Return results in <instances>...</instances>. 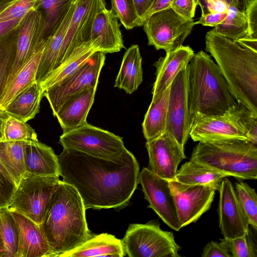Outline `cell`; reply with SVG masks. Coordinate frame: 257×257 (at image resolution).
<instances>
[{"label": "cell", "mask_w": 257, "mask_h": 257, "mask_svg": "<svg viewBox=\"0 0 257 257\" xmlns=\"http://www.w3.org/2000/svg\"><path fill=\"white\" fill-rule=\"evenodd\" d=\"M58 158L60 176L76 189L86 210L127 206L139 183V163L126 149L113 160L66 149Z\"/></svg>", "instance_id": "1"}, {"label": "cell", "mask_w": 257, "mask_h": 257, "mask_svg": "<svg viewBox=\"0 0 257 257\" xmlns=\"http://www.w3.org/2000/svg\"><path fill=\"white\" fill-rule=\"evenodd\" d=\"M86 209L76 189L62 180L53 194L40 228L52 249L51 257L70 250L88 239Z\"/></svg>", "instance_id": "2"}, {"label": "cell", "mask_w": 257, "mask_h": 257, "mask_svg": "<svg viewBox=\"0 0 257 257\" xmlns=\"http://www.w3.org/2000/svg\"><path fill=\"white\" fill-rule=\"evenodd\" d=\"M205 50L214 58L235 100L257 114V52L214 29L206 34Z\"/></svg>", "instance_id": "3"}, {"label": "cell", "mask_w": 257, "mask_h": 257, "mask_svg": "<svg viewBox=\"0 0 257 257\" xmlns=\"http://www.w3.org/2000/svg\"><path fill=\"white\" fill-rule=\"evenodd\" d=\"M187 96L191 123L196 113L221 115L236 101L218 65L202 50L187 65Z\"/></svg>", "instance_id": "4"}, {"label": "cell", "mask_w": 257, "mask_h": 257, "mask_svg": "<svg viewBox=\"0 0 257 257\" xmlns=\"http://www.w3.org/2000/svg\"><path fill=\"white\" fill-rule=\"evenodd\" d=\"M190 159L228 177L257 178V145L249 141L199 142L194 148Z\"/></svg>", "instance_id": "5"}, {"label": "cell", "mask_w": 257, "mask_h": 257, "mask_svg": "<svg viewBox=\"0 0 257 257\" xmlns=\"http://www.w3.org/2000/svg\"><path fill=\"white\" fill-rule=\"evenodd\" d=\"M121 240L130 257H179L181 247L174 234L162 230L158 221L130 224Z\"/></svg>", "instance_id": "6"}, {"label": "cell", "mask_w": 257, "mask_h": 257, "mask_svg": "<svg viewBox=\"0 0 257 257\" xmlns=\"http://www.w3.org/2000/svg\"><path fill=\"white\" fill-rule=\"evenodd\" d=\"M61 181L59 176H35L26 173L17 186L8 210L39 225Z\"/></svg>", "instance_id": "7"}, {"label": "cell", "mask_w": 257, "mask_h": 257, "mask_svg": "<svg viewBox=\"0 0 257 257\" xmlns=\"http://www.w3.org/2000/svg\"><path fill=\"white\" fill-rule=\"evenodd\" d=\"M59 144L63 149L76 150L108 160L116 158L126 149L121 137L87 122L76 128L63 132Z\"/></svg>", "instance_id": "8"}, {"label": "cell", "mask_w": 257, "mask_h": 257, "mask_svg": "<svg viewBox=\"0 0 257 257\" xmlns=\"http://www.w3.org/2000/svg\"><path fill=\"white\" fill-rule=\"evenodd\" d=\"M196 22L187 20L170 7L152 14L144 23L148 45L168 52L183 45Z\"/></svg>", "instance_id": "9"}, {"label": "cell", "mask_w": 257, "mask_h": 257, "mask_svg": "<svg viewBox=\"0 0 257 257\" xmlns=\"http://www.w3.org/2000/svg\"><path fill=\"white\" fill-rule=\"evenodd\" d=\"M105 59V53L94 52L74 72L45 90L44 96L54 116L61 105L71 97L87 87L97 86Z\"/></svg>", "instance_id": "10"}, {"label": "cell", "mask_w": 257, "mask_h": 257, "mask_svg": "<svg viewBox=\"0 0 257 257\" xmlns=\"http://www.w3.org/2000/svg\"><path fill=\"white\" fill-rule=\"evenodd\" d=\"M190 136L194 142H198L250 141L239 124L232 106L219 115L195 113L192 120Z\"/></svg>", "instance_id": "11"}, {"label": "cell", "mask_w": 257, "mask_h": 257, "mask_svg": "<svg viewBox=\"0 0 257 257\" xmlns=\"http://www.w3.org/2000/svg\"><path fill=\"white\" fill-rule=\"evenodd\" d=\"M181 228L196 222L209 210L218 187L186 185L169 181Z\"/></svg>", "instance_id": "12"}, {"label": "cell", "mask_w": 257, "mask_h": 257, "mask_svg": "<svg viewBox=\"0 0 257 257\" xmlns=\"http://www.w3.org/2000/svg\"><path fill=\"white\" fill-rule=\"evenodd\" d=\"M139 183L149 203L148 207L171 228L180 230L181 227L169 181L156 175L148 168H144L139 173Z\"/></svg>", "instance_id": "13"}, {"label": "cell", "mask_w": 257, "mask_h": 257, "mask_svg": "<svg viewBox=\"0 0 257 257\" xmlns=\"http://www.w3.org/2000/svg\"><path fill=\"white\" fill-rule=\"evenodd\" d=\"M191 121L187 96V66L170 85L166 130L183 147L190 136Z\"/></svg>", "instance_id": "14"}, {"label": "cell", "mask_w": 257, "mask_h": 257, "mask_svg": "<svg viewBox=\"0 0 257 257\" xmlns=\"http://www.w3.org/2000/svg\"><path fill=\"white\" fill-rule=\"evenodd\" d=\"M105 6L104 0H76L75 8L56 68L69 56L77 47L90 40L91 28L95 15L99 10L105 8Z\"/></svg>", "instance_id": "15"}, {"label": "cell", "mask_w": 257, "mask_h": 257, "mask_svg": "<svg viewBox=\"0 0 257 257\" xmlns=\"http://www.w3.org/2000/svg\"><path fill=\"white\" fill-rule=\"evenodd\" d=\"M149 163L148 168L168 181L175 180L178 167L186 159L184 148L167 131L146 141Z\"/></svg>", "instance_id": "16"}, {"label": "cell", "mask_w": 257, "mask_h": 257, "mask_svg": "<svg viewBox=\"0 0 257 257\" xmlns=\"http://www.w3.org/2000/svg\"><path fill=\"white\" fill-rule=\"evenodd\" d=\"M218 207L219 226L226 238H232L247 234L249 223L238 202L232 183L226 177L219 184Z\"/></svg>", "instance_id": "17"}, {"label": "cell", "mask_w": 257, "mask_h": 257, "mask_svg": "<svg viewBox=\"0 0 257 257\" xmlns=\"http://www.w3.org/2000/svg\"><path fill=\"white\" fill-rule=\"evenodd\" d=\"M40 26L41 15L35 8L21 20L18 27L16 57L6 87L32 56L38 43Z\"/></svg>", "instance_id": "18"}, {"label": "cell", "mask_w": 257, "mask_h": 257, "mask_svg": "<svg viewBox=\"0 0 257 257\" xmlns=\"http://www.w3.org/2000/svg\"><path fill=\"white\" fill-rule=\"evenodd\" d=\"M10 212L18 233L16 257H51L52 249L39 225L21 214Z\"/></svg>", "instance_id": "19"}, {"label": "cell", "mask_w": 257, "mask_h": 257, "mask_svg": "<svg viewBox=\"0 0 257 257\" xmlns=\"http://www.w3.org/2000/svg\"><path fill=\"white\" fill-rule=\"evenodd\" d=\"M195 53L189 46L182 45L166 52L154 65L156 68V79L152 89V99L159 97L171 85L177 74L186 67Z\"/></svg>", "instance_id": "20"}, {"label": "cell", "mask_w": 257, "mask_h": 257, "mask_svg": "<svg viewBox=\"0 0 257 257\" xmlns=\"http://www.w3.org/2000/svg\"><path fill=\"white\" fill-rule=\"evenodd\" d=\"M96 88H85L67 100L59 108L55 116L63 132L76 128L87 122L86 118L93 104Z\"/></svg>", "instance_id": "21"}, {"label": "cell", "mask_w": 257, "mask_h": 257, "mask_svg": "<svg viewBox=\"0 0 257 257\" xmlns=\"http://www.w3.org/2000/svg\"><path fill=\"white\" fill-rule=\"evenodd\" d=\"M118 20L113 11L106 7L94 17L90 40L100 38L99 51L105 54L117 52L124 48Z\"/></svg>", "instance_id": "22"}, {"label": "cell", "mask_w": 257, "mask_h": 257, "mask_svg": "<svg viewBox=\"0 0 257 257\" xmlns=\"http://www.w3.org/2000/svg\"><path fill=\"white\" fill-rule=\"evenodd\" d=\"M25 163L26 173L29 174L60 177L58 156L51 147L38 141H31L27 144Z\"/></svg>", "instance_id": "23"}, {"label": "cell", "mask_w": 257, "mask_h": 257, "mask_svg": "<svg viewBox=\"0 0 257 257\" xmlns=\"http://www.w3.org/2000/svg\"><path fill=\"white\" fill-rule=\"evenodd\" d=\"M125 255L121 240L114 235L102 233L92 234L73 249L61 254L60 257L110 256Z\"/></svg>", "instance_id": "24"}, {"label": "cell", "mask_w": 257, "mask_h": 257, "mask_svg": "<svg viewBox=\"0 0 257 257\" xmlns=\"http://www.w3.org/2000/svg\"><path fill=\"white\" fill-rule=\"evenodd\" d=\"M76 6V1L71 6L65 19L45 43L38 66L36 80L40 83L56 68L59 56L72 17Z\"/></svg>", "instance_id": "25"}, {"label": "cell", "mask_w": 257, "mask_h": 257, "mask_svg": "<svg viewBox=\"0 0 257 257\" xmlns=\"http://www.w3.org/2000/svg\"><path fill=\"white\" fill-rule=\"evenodd\" d=\"M76 0H37L35 6L41 15L38 42L46 40L60 26Z\"/></svg>", "instance_id": "26"}, {"label": "cell", "mask_w": 257, "mask_h": 257, "mask_svg": "<svg viewBox=\"0 0 257 257\" xmlns=\"http://www.w3.org/2000/svg\"><path fill=\"white\" fill-rule=\"evenodd\" d=\"M45 41L38 42L30 58L7 86L0 98V110L21 91L36 82V73Z\"/></svg>", "instance_id": "27"}, {"label": "cell", "mask_w": 257, "mask_h": 257, "mask_svg": "<svg viewBox=\"0 0 257 257\" xmlns=\"http://www.w3.org/2000/svg\"><path fill=\"white\" fill-rule=\"evenodd\" d=\"M100 38H98L77 47L59 67L40 83L43 91L74 72L94 52L100 51Z\"/></svg>", "instance_id": "28"}, {"label": "cell", "mask_w": 257, "mask_h": 257, "mask_svg": "<svg viewBox=\"0 0 257 257\" xmlns=\"http://www.w3.org/2000/svg\"><path fill=\"white\" fill-rule=\"evenodd\" d=\"M143 79L142 57L139 47L133 45L123 55L114 86L132 94L138 89Z\"/></svg>", "instance_id": "29"}, {"label": "cell", "mask_w": 257, "mask_h": 257, "mask_svg": "<svg viewBox=\"0 0 257 257\" xmlns=\"http://www.w3.org/2000/svg\"><path fill=\"white\" fill-rule=\"evenodd\" d=\"M44 93L40 84L35 82L19 93L3 111L27 122L39 112Z\"/></svg>", "instance_id": "30"}, {"label": "cell", "mask_w": 257, "mask_h": 257, "mask_svg": "<svg viewBox=\"0 0 257 257\" xmlns=\"http://www.w3.org/2000/svg\"><path fill=\"white\" fill-rule=\"evenodd\" d=\"M227 177L226 174L190 159L177 170L175 180L186 185L219 187L222 179Z\"/></svg>", "instance_id": "31"}, {"label": "cell", "mask_w": 257, "mask_h": 257, "mask_svg": "<svg viewBox=\"0 0 257 257\" xmlns=\"http://www.w3.org/2000/svg\"><path fill=\"white\" fill-rule=\"evenodd\" d=\"M169 91L170 86L157 98L152 99L142 123L146 141L158 137L166 132Z\"/></svg>", "instance_id": "32"}, {"label": "cell", "mask_w": 257, "mask_h": 257, "mask_svg": "<svg viewBox=\"0 0 257 257\" xmlns=\"http://www.w3.org/2000/svg\"><path fill=\"white\" fill-rule=\"evenodd\" d=\"M29 142L6 140L0 142V162L17 185L27 172L25 151Z\"/></svg>", "instance_id": "33"}, {"label": "cell", "mask_w": 257, "mask_h": 257, "mask_svg": "<svg viewBox=\"0 0 257 257\" xmlns=\"http://www.w3.org/2000/svg\"><path fill=\"white\" fill-rule=\"evenodd\" d=\"M18 27L0 41V98L6 88L16 57Z\"/></svg>", "instance_id": "34"}, {"label": "cell", "mask_w": 257, "mask_h": 257, "mask_svg": "<svg viewBox=\"0 0 257 257\" xmlns=\"http://www.w3.org/2000/svg\"><path fill=\"white\" fill-rule=\"evenodd\" d=\"M214 28L218 34L234 41L243 38L248 33L245 13L230 8L224 21Z\"/></svg>", "instance_id": "35"}, {"label": "cell", "mask_w": 257, "mask_h": 257, "mask_svg": "<svg viewBox=\"0 0 257 257\" xmlns=\"http://www.w3.org/2000/svg\"><path fill=\"white\" fill-rule=\"evenodd\" d=\"M0 234L5 246V257H16L18 233L15 220L8 208L0 210Z\"/></svg>", "instance_id": "36"}, {"label": "cell", "mask_w": 257, "mask_h": 257, "mask_svg": "<svg viewBox=\"0 0 257 257\" xmlns=\"http://www.w3.org/2000/svg\"><path fill=\"white\" fill-rule=\"evenodd\" d=\"M235 191L239 205L246 216L249 224L257 229V194L255 190L246 183L235 184Z\"/></svg>", "instance_id": "37"}, {"label": "cell", "mask_w": 257, "mask_h": 257, "mask_svg": "<svg viewBox=\"0 0 257 257\" xmlns=\"http://www.w3.org/2000/svg\"><path fill=\"white\" fill-rule=\"evenodd\" d=\"M3 134L6 141H38L36 133L29 124L9 114L4 121Z\"/></svg>", "instance_id": "38"}, {"label": "cell", "mask_w": 257, "mask_h": 257, "mask_svg": "<svg viewBox=\"0 0 257 257\" xmlns=\"http://www.w3.org/2000/svg\"><path fill=\"white\" fill-rule=\"evenodd\" d=\"M111 10L126 30L139 26V18L133 0H111Z\"/></svg>", "instance_id": "39"}, {"label": "cell", "mask_w": 257, "mask_h": 257, "mask_svg": "<svg viewBox=\"0 0 257 257\" xmlns=\"http://www.w3.org/2000/svg\"><path fill=\"white\" fill-rule=\"evenodd\" d=\"M232 108L250 141L257 145V114L241 101H236Z\"/></svg>", "instance_id": "40"}, {"label": "cell", "mask_w": 257, "mask_h": 257, "mask_svg": "<svg viewBox=\"0 0 257 257\" xmlns=\"http://www.w3.org/2000/svg\"><path fill=\"white\" fill-rule=\"evenodd\" d=\"M249 232L240 236L232 238H223L220 242L226 247L233 257H256L255 245L249 237Z\"/></svg>", "instance_id": "41"}, {"label": "cell", "mask_w": 257, "mask_h": 257, "mask_svg": "<svg viewBox=\"0 0 257 257\" xmlns=\"http://www.w3.org/2000/svg\"><path fill=\"white\" fill-rule=\"evenodd\" d=\"M201 16L211 13L226 12L233 8L245 13L247 0H197Z\"/></svg>", "instance_id": "42"}, {"label": "cell", "mask_w": 257, "mask_h": 257, "mask_svg": "<svg viewBox=\"0 0 257 257\" xmlns=\"http://www.w3.org/2000/svg\"><path fill=\"white\" fill-rule=\"evenodd\" d=\"M37 0H15L0 13V22L22 19L34 9Z\"/></svg>", "instance_id": "43"}, {"label": "cell", "mask_w": 257, "mask_h": 257, "mask_svg": "<svg viewBox=\"0 0 257 257\" xmlns=\"http://www.w3.org/2000/svg\"><path fill=\"white\" fill-rule=\"evenodd\" d=\"M17 185L0 162V210L8 208Z\"/></svg>", "instance_id": "44"}, {"label": "cell", "mask_w": 257, "mask_h": 257, "mask_svg": "<svg viewBox=\"0 0 257 257\" xmlns=\"http://www.w3.org/2000/svg\"><path fill=\"white\" fill-rule=\"evenodd\" d=\"M197 5V0H174L171 8L183 18L193 20Z\"/></svg>", "instance_id": "45"}, {"label": "cell", "mask_w": 257, "mask_h": 257, "mask_svg": "<svg viewBox=\"0 0 257 257\" xmlns=\"http://www.w3.org/2000/svg\"><path fill=\"white\" fill-rule=\"evenodd\" d=\"M245 14L248 25L246 37L257 40V0H247Z\"/></svg>", "instance_id": "46"}, {"label": "cell", "mask_w": 257, "mask_h": 257, "mask_svg": "<svg viewBox=\"0 0 257 257\" xmlns=\"http://www.w3.org/2000/svg\"><path fill=\"white\" fill-rule=\"evenodd\" d=\"M202 257H232L226 247L221 242L211 241L203 249Z\"/></svg>", "instance_id": "47"}, {"label": "cell", "mask_w": 257, "mask_h": 257, "mask_svg": "<svg viewBox=\"0 0 257 257\" xmlns=\"http://www.w3.org/2000/svg\"><path fill=\"white\" fill-rule=\"evenodd\" d=\"M227 16L226 12H215L201 16L199 20L196 22V24L202 26L215 27L221 24Z\"/></svg>", "instance_id": "48"}, {"label": "cell", "mask_w": 257, "mask_h": 257, "mask_svg": "<svg viewBox=\"0 0 257 257\" xmlns=\"http://www.w3.org/2000/svg\"><path fill=\"white\" fill-rule=\"evenodd\" d=\"M174 0H155L147 12L141 19L140 26H143L144 22L153 14L168 9Z\"/></svg>", "instance_id": "49"}, {"label": "cell", "mask_w": 257, "mask_h": 257, "mask_svg": "<svg viewBox=\"0 0 257 257\" xmlns=\"http://www.w3.org/2000/svg\"><path fill=\"white\" fill-rule=\"evenodd\" d=\"M23 19V18H22ZM22 19H14L0 22V41L18 26Z\"/></svg>", "instance_id": "50"}, {"label": "cell", "mask_w": 257, "mask_h": 257, "mask_svg": "<svg viewBox=\"0 0 257 257\" xmlns=\"http://www.w3.org/2000/svg\"><path fill=\"white\" fill-rule=\"evenodd\" d=\"M154 1L155 0H133L139 18V26L141 19L149 10Z\"/></svg>", "instance_id": "51"}, {"label": "cell", "mask_w": 257, "mask_h": 257, "mask_svg": "<svg viewBox=\"0 0 257 257\" xmlns=\"http://www.w3.org/2000/svg\"><path fill=\"white\" fill-rule=\"evenodd\" d=\"M237 41L243 46L257 52V40L244 37L237 40Z\"/></svg>", "instance_id": "52"}, {"label": "cell", "mask_w": 257, "mask_h": 257, "mask_svg": "<svg viewBox=\"0 0 257 257\" xmlns=\"http://www.w3.org/2000/svg\"><path fill=\"white\" fill-rule=\"evenodd\" d=\"M8 115V114L6 112L0 110V142L5 140L3 134V127L5 120Z\"/></svg>", "instance_id": "53"}, {"label": "cell", "mask_w": 257, "mask_h": 257, "mask_svg": "<svg viewBox=\"0 0 257 257\" xmlns=\"http://www.w3.org/2000/svg\"><path fill=\"white\" fill-rule=\"evenodd\" d=\"M15 0H0V13Z\"/></svg>", "instance_id": "54"}, {"label": "cell", "mask_w": 257, "mask_h": 257, "mask_svg": "<svg viewBox=\"0 0 257 257\" xmlns=\"http://www.w3.org/2000/svg\"><path fill=\"white\" fill-rule=\"evenodd\" d=\"M0 257H5V246L3 239L0 234Z\"/></svg>", "instance_id": "55"}]
</instances>
